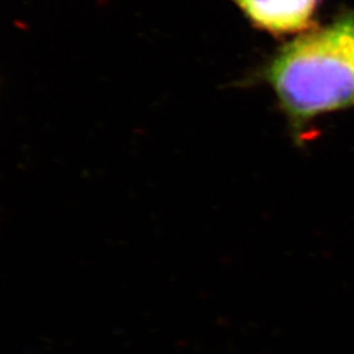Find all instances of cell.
<instances>
[{"label":"cell","mask_w":354,"mask_h":354,"mask_svg":"<svg viewBox=\"0 0 354 354\" xmlns=\"http://www.w3.org/2000/svg\"><path fill=\"white\" fill-rule=\"evenodd\" d=\"M254 27L275 36L306 32L317 27L320 0H232Z\"/></svg>","instance_id":"7a4b0ae2"},{"label":"cell","mask_w":354,"mask_h":354,"mask_svg":"<svg viewBox=\"0 0 354 354\" xmlns=\"http://www.w3.org/2000/svg\"><path fill=\"white\" fill-rule=\"evenodd\" d=\"M265 76L296 133L317 116L354 107L353 10L284 45Z\"/></svg>","instance_id":"6da1fadb"}]
</instances>
